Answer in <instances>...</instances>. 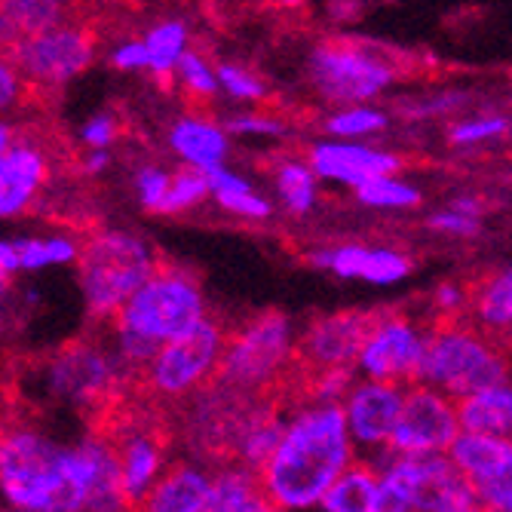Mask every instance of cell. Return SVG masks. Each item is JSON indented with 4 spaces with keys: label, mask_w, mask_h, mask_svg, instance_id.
<instances>
[{
    "label": "cell",
    "mask_w": 512,
    "mask_h": 512,
    "mask_svg": "<svg viewBox=\"0 0 512 512\" xmlns=\"http://www.w3.org/2000/svg\"><path fill=\"white\" fill-rule=\"evenodd\" d=\"M117 120L114 114H92L83 126H80V142L86 151H108L117 138Z\"/></svg>",
    "instance_id": "60d3db41"
},
{
    "label": "cell",
    "mask_w": 512,
    "mask_h": 512,
    "mask_svg": "<svg viewBox=\"0 0 512 512\" xmlns=\"http://www.w3.org/2000/svg\"><path fill=\"white\" fill-rule=\"evenodd\" d=\"M509 129V120L500 117V114H482V117H467L451 126L448 138L451 145H460V148H470V145H482V142H494V138L506 135Z\"/></svg>",
    "instance_id": "74e56055"
},
{
    "label": "cell",
    "mask_w": 512,
    "mask_h": 512,
    "mask_svg": "<svg viewBox=\"0 0 512 512\" xmlns=\"http://www.w3.org/2000/svg\"><path fill=\"white\" fill-rule=\"evenodd\" d=\"M157 270L160 264L151 243L132 230H102L86 240L77 261V279L89 319L114 325Z\"/></svg>",
    "instance_id": "3957f363"
},
{
    "label": "cell",
    "mask_w": 512,
    "mask_h": 512,
    "mask_svg": "<svg viewBox=\"0 0 512 512\" xmlns=\"http://www.w3.org/2000/svg\"><path fill=\"white\" fill-rule=\"evenodd\" d=\"M359 371L356 368H329V371H316L310 381V393L316 405H344L350 390L359 384L356 381Z\"/></svg>",
    "instance_id": "ab89813d"
},
{
    "label": "cell",
    "mask_w": 512,
    "mask_h": 512,
    "mask_svg": "<svg viewBox=\"0 0 512 512\" xmlns=\"http://www.w3.org/2000/svg\"><path fill=\"white\" fill-rule=\"evenodd\" d=\"M405 396L408 390L402 384L359 378V384L341 405L353 445L368 451H390L405 408Z\"/></svg>",
    "instance_id": "4fadbf2b"
},
{
    "label": "cell",
    "mask_w": 512,
    "mask_h": 512,
    "mask_svg": "<svg viewBox=\"0 0 512 512\" xmlns=\"http://www.w3.org/2000/svg\"><path fill=\"white\" fill-rule=\"evenodd\" d=\"M427 353V332L402 313L375 316L365 347L356 359V371L365 381L414 384Z\"/></svg>",
    "instance_id": "8fae6325"
},
{
    "label": "cell",
    "mask_w": 512,
    "mask_h": 512,
    "mask_svg": "<svg viewBox=\"0 0 512 512\" xmlns=\"http://www.w3.org/2000/svg\"><path fill=\"white\" fill-rule=\"evenodd\" d=\"M402 457V454H399ZM405 473L414 494L417 512H448L460 503L476 500L473 485L460 476V470L448 460V454L439 457H402Z\"/></svg>",
    "instance_id": "2e32d148"
},
{
    "label": "cell",
    "mask_w": 512,
    "mask_h": 512,
    "mask_svg": "<svg viewBox=\"0 0 512 512\" xmlns=\"http://www.w3.org/2000/svg\"><path fill=\"white\" fill-rule=\"evenodd\" d=\"M206 197H212L209 191V175L197 172V169H178L172 178V191H169V203H166V215H178L188 212L194 206H200Z\"/></svg>",
    "instance_id": "d590c367"
},
{
    "label": "cell",
    "mask_w": 512,
    "mask_h": 512,
    "mask_svg": "<svg viewBox=\"0 0 512 512\" xmlns=\"http://www.w3.org/2000/svg\"><path fill=\"white\" fill-rule=\"evenodd\" d=\"M114 71L123 74H135V71H148V50H145V40L142 37H129L123 43H117L111 56H108Z\"/></svg>",
    "instance_id": "7bdbcfd3"
},
{
    "label": "cell",
    "mask_w": 512,
    "mask_h": 512,
    "mask_svg": "<svg viewBox=\"0 0 512 512\" xmlns=\"http://www.w3.org/2000/svg\"><path fill=\"white\" fill-rule=\"evenodd\" d=\"M86 470H89V506L86 512H135L120 476V454L114 439L108 436H86L77 442Z\"/></svg>",
    "instance_id": "d6986e66"
},
{
    "label": "cell",
    "mask_w": 512,
    "mask_h": 512,
    "mask_svg": "<svg viewBox=\"0 0 512 512\" xmlns=\"http://www.w3.org/2000/svg\"><path fill=\"white\" fill-rule=\"evenodd\" d=\"M10 512H25V509H10Z\"/></svg>",
    "instance_id": "9f6ffc18"
},
{
    "label": "cell",
    "mask_w": 512,
    "mask_h": 512,
    "mask_svg": "<svg viewBox=\"0 0 512 512\" xmlns=\"http://www.w3.org/2000/svg\"><path fill=\"white\" fill-rule=\"evenodd\" d=\"M169 148L184 163V169L197 172H215L224 166L230 151V132L227 126L200 117V114H184L169 126Z\"/></svg>",
    "instance_id": "ac0fdd59"
},
{
    "label": "cell",
    "mask_w": 512,
    "mask_h": 512,
    "mask_svg": "<svg viewBox=\"0 0 512 512\" xmlns=\"http://www.w3.org/2000/svg\"><path fill=\"white\" fill-rule=\"evenodd\" d=\"M454 105H460V96H445V99H430V102H424L421 108H414V114H417V117H424V114H436V111H448V108H454Z\"/></svg>",
    "instance_id": "681fc988"
},
{
    "label": "cell",
    "mask_w": 512,
    "mask_h": 512,
    "mask_svg": "<svg viewBox=\"0 0 512 512\" xmlns=\"http://www.w3.org/2000/svg\"><path fill=\"white\" fill-rule=\"evenodd\" d=\"M313 89L338 108L368 105L396 80V65L356 40H329L313 46L307 59Z\"/></svg>",
    "instance_id": "52a82bcc"
},
{
    "label": "cell",
    "mask_w": 512,
    "mask_h": 512,
    "mask_svg": "<svg viewBox=\"0 0 512 512\" xmlns=\"http://www.w3.org/2000/svg\"><path fill=\"white\" fill-rule=\"evenodd\" d=\"M206 319V298L197 276L184 267L163 264L123 307L114 329L135 332L166 347L169 341L194 332Z\"/></svg>",
    "instance_id": "5b68a950"
},
{
    "label": "cell",
    "mask_w": 512,
    "mask_h": 512,
    "mask_svg": "<svg viewBox=\"0 0 512 512\" xmlns=\"http://www.w3.org/2000/svg\"><path fill=\"white\" fill-rule=\"evenodd\" d=\"M430 227L439 230V234H448V237H476L479 227H482V218L463 215L460 209L448 206V209H439L436 215H430Z\"/></svg>",
    "instance_id": "b9f144b4"
},
{
    "label": "cell",
    "mask_w": 512,
    "mask_h": 512,
    "mask_svg": "<svg viewBox=\"0 0 512 512\" xmlns=\"http://www.w3.org/2000/svg\"><path fill=\"white\" fill-rule=\"evenodd\" d=\"M10 59L22 80L40 86H62L92 65V59H96V37L83 25L65 22L59 28L13 43Z\"/></svg>",
    "instance_id": "30bf717a"
},
{
    "label": "cell",
    "mask_w": 512,
    "mask_h": 512,
    "mask_svg": "<svg viewBox=\"0 0 512 512\" xmlns=\"http://www.w3.org/2000/svg\"><path fill=\"white\" fill-rule=\"evenodd\" d=\"M307 160L319 178L350 184L353 191L381 175H396V169L402 166L399 157L390 151H378L371 145H356V142H335V138L316 142L307 151Z\"/></svg>",
    "instance_id": "9a60e30c"
},
{
    "label": "cell",
    "mask_w": 512,
    "mask_h": 512,
    "mask_svg": "<svg viewBox=\"0 0 512 512\" xmlns=\"http://www.w3.org/2000/svg\"><path fill=\"white\" fill-rule=\"evenodd\" d=\"M457 411L463 433L512 442V381H503L457 402Z\"/></svg>",
    "instance_id": "7402d4cb"
},
{
    "label": "cell",
    "mask_w": 512,
    "mask_h": 512,
    "mask_svg": "<svg viewBox=\"0 0 512 512\" xmlns=\"http://www.w3.org/2000/svg\"><path fill=\"white\" fill-rule=\"evenodd\" d=\"M390 123V117L381 108H371V105H353V108H338L329 114L325 120V132L335 142H353V138H368V135H378L384 132Z\"/></svg>",
    "instance_id": "4dcf8cb0"
},
{
    "label": "cell",
    "mask_w": 512,
    "mask_h": 512,
    "mask_svg": "<svg viewBox=\"0 0 512 512\" xmlns=\"http://www.w3.org/2000/svg\"><path fill=\"white\" fill-rule=\"evenodd\" d=\"M172 172H166L163 166H142L135 172V197L148 212L166 215V203H169V191H172Z\"/></svg>",
    "instance_id": "8d00e7d4"
},
{
    "label": "cell",
    "mask_w": 512,
    "mask_h": 512,
    "mask_svg": "<svg viewBox=\"0 0 512 512\" xmlns=\"http://www.w3.org/2000/svg\"><path fill=\"white\" fill-rule=\"evenodd\" d=\"M448 512H485V509L479 506V500H470V503H460V506H454Z\"/></svg>",
    "instance_id": "db71d44e"
},
{
    "label": "cell",
    "mask_w": 512,
    "mask_h": 512,
    "mask_svg": "<svg viewBox=\"0 0 512 512\" xmlns=\"http://www.w3.org/2000/svg\"><path fill=\"white\" fill-rule=\"evenodd\" d=\"M509 365L512 362L500 344L476 325L442 322L427 332V353L414 384L463 402L488 387L512 381Z\"/></svg>",
    "instance_id": "277c9868"
},
{
    "label": "cell",
    "mask_w": 512,
    "mask_h": 512,
    "mask_svg": "<svg viewBox=\"0 0 512 512\" xmlns=\"http://www.w3.org/2000/svg\"><path fill=\"white\" fill-rule=\"evenodd\" d=\"M206 512H212V509H206ZM234 512H279L267 497H258L255 503H249V506H243V509H234Z\"/></svg>",
    "instance_id": "f5cc1de1"
},
{
    "label": "cell",
    "mask_w": 512,
    "mask_h": 512,
    "mask_svg": "<svg viewBox=\"0 0 512 512\" xmlns=\"http://www.w3.org/2000/svg\"><path fill=\"white\" fill-rule=\"evenodd\" d=\"M283 436H286L283 417H276L273 411H264V408H255L243 414L237 436H234V451L246 470L261 473L270 463V457L276 454Z\"/></svg>",
    "instance_id": "603a6c76"
},
{
    "label": "cell",
    "mask_w": 512,
    "mask_h": 512,
    "mask_svg": "<svg viewBox=\"0 0 512 512\" xmlns=\"http://www.w3.org/2000/svg\"><path fill=\"white\" fill-rule=\"evenodd\" d=\"M276 194L292 215H307L319 200V175L310 160L289 157L276 166Z\"/></svg>",
    "instance_id": "f546056e"
},
{
    "label": "cell",
    "mask_w": 512,
    "mask_h": 512,
    "mask_svg": "<svg viewBox=\"0 0 512 512\" xmlns=\"http://www.w3.org/2000/svg\"><path fill=\"white\" fill-rule=\"evenodd\" d=\"M212 479L215 473L197 463H175L135 512H206Z\"/></svg>",
    "instance_id": "ffe728a7"
},
{
    "label": "cell",
    "mask_w": 512,
    "mask_h": 512,
    "mask_svg": "<svg viewBox=\"0 0 512 512\" xmlns=\"http://www.w3.org/2000/svg\"><path fill=\"white\" fill-rule=\"evenodd\" d=\"M227 350V335L218 322L206 319L194 332L160 347L157 359L145 371L148 387L163 399H188L218 378Z\"/></svg>",
    "instance_id": "ba28073f"
},
{
    "label": "cell",
    "mask_w": 512,
    "mask_h": 512,
    "mask_svg": "<svg viewBox=\"0 0 512 512\" xmlns=\"http://www.w3.org/2000/svg\"><path fill=\"white\" fill-rule=\"evenodd\" d=\"M509 350H512V332H509Z\"/></svg>",
    "instance_id": "11a10c76"
},
{
    "label": "cell",
    "mask_w": 512,
    "mask_h": 512,
    "mask_svg": "<svg viewBox=\"0 0 512 512\" xmlns=\"http://www.w3.org/2000/svg\"><path fill=\"white\" fill-rule=\"evenodd\" d=\"M509 448H512V442H500V439H488V436H476V433H460L448 451V460L460 470L463 479L476 485L479 479H485L488 473H494L500 467V460L506 457Z\"/></svg>",
    "instance_id": "f1b7e54d"
},
{
    "label": "cell",
    "mask_w": 512,
    "mask_h": 512,
    "mask_svg": "<svg viewBox=\"0 0 512 512\" xmlns=\"http://www.w3.org/2000/svg\"><path fill=\"white\" fill-rule=\"evenodd\" d=\"M476 500L485 512H512V448L500 460V467L473 485Z\"/></svg>",
    "instance_id": "e575fe53"
},
{
    "label": "cell",
    "mask_w": 512,
    "mask_h": 512,
    "mask_svg": "<svg viewBox=\"0 0 512 512\" xmlns=\"http://www.w3.org/2000/svg\"><path fill=\"white\" fill-rule=\"evenodd\" d=\"M218 83H221V92H227V96L237 102H264L267 99L264 80H258L249 68H243L237 62L218 65Z\"/></svg>",
    "instance_id": "f35d334b"
},
{
    "label": "cell",
    "mask_w": 512,
    "mask_h": 512,
    "mask_svg": "<svg viewBox=\"0 0 512 512\" xmlns=\"http://www.w3.org/2000/svg\"><path fill=\"white\" fill-rule=\"evenodd\" d=\"M227 132L230 135H283L286 126L273 114H240L227 120Z\"/></svg>",
    "instance_id": "ee69618b"
},
{
    "label": "cell",
    "mask_w": 512,
    "mask_h": 512,
    "mask_svg": "<svg viewBox=\"0 0 512 512\" xmlns=\"http://www.w3.org/2000/svg\"><path fill=\"white\" fill-rule=\"evenodd\" d=\"M298 353V338L286 313H258L240 332L227 338V350L218 371V387L246 396L270 387Z\"/></svg>",
    "instance_id": "8992f818"
},
{
    "label": "cell",
    "mask_w": 512,
    "mask_h": 512,
    "mask_svg": "<svg viewBox=\"0 0 512 512\" xmlns=\"http://www.w3.org/2000/svg\"><path fill=\"white\" fill-rule=\"evenodd\" d=\"M375 316L362 310H338L316 316L298 338V359L316 371L329 368H356V359L365 347Z\"/></svg>",
    "instance_id": "5bb4252c"
},
{
    "label": "cell",
    "mask_w": 512,
    "mask_h": 512,
    "mask_svg": "<svg viewBox=\"0 0 512 512\" xmlns=\"http://www.w3.org/2000/svg\"><path fill=\"white\" fill-rule=\"evenodd\" d=\"M433 304L442 316H457L463 307L473 304V292H467V286H460V283H442L433 292Z\"/></svg>",
    "instance_id": "bcb514c9"
},
{
    "label": "cell",
    "mask_w": 512,
    "mask_h": 512,
    "mask_svg": "<svg viewBox=\"0 0 512 512\" xmlns=\"http://www.w3.org/2000/svg\"><path fill=\"white\" fill-rule=\"evenodd\" d=\"M473 322L485 335H506L512 332V264L488 273L473 289Z\"/></svg>",
    "instance_id": "cb8c5ba5"
},
{
    "label": "cell",
    "mask_w": 512,
    "mask_h": 512,
    "mask_svg": "<svg viewBox=\"0 0 512 512\" xmlns=\"http://www.w3.org/2000/svg\"><path fill=\"white\" fill-rule=\"evenodd\" d=\"M175 80L184 86L191 99H212L215 92H221V83H218V65H212L203 53L191 50L188 56L181 59L178 65V74Z\"/></svg>",
    "instance_id": "836d02e7"
},
{
    "label": "cell",
    "mask_w": 512,
    "mask_h": 512,
    "mask_svg": "<svg viewBox=\"0 0 512 512\" xmlns=\"http://www.w3.org/2000/svg\"><path fill=\"white\" fill-rule=\"evenodd\" d=\"M0 491L10 509L86 512V457L80 445H62L31 424H16L0 442Z\"/></svg>",
    "instance_id": "7a4b0ae2"
},
{
    "label": "cell",
    "mask_w": 512,
    "mask_h": 512,
    "mask_svg": "<svg viewBox=\"0 0 512 512\" xmlns=\"http://www.w3.org/2000/svg\"><path fill=\"white\" fill-rule=\"evenodd\" d=\"M19 89H22V77L19 71L13 68V62H4L0 65V105L10 108L19 96Z\"/></svg>",
    "instance_id": "7dc6e473"
},
{
    "label": "cell",
    "mask_w": 512,
    "mask_h": 512,
    "mask_svg": "<svg viewBox=\"0 0 512 512\" xmlns=\"http://www.w3.org/2000/svg\"><path fill=\"white\" fill-rule=\"evenodd\" d=\"M65 25V7L56 0H7L4 4V40L7 46Z\"/></svg>",
    "instance_id": "4316f807"
},
{
    "label": "cell",
    "mask_w": 512,
    "mask_h": 512,
    "mask_svg": "<svg viewBox=\"0 0 512 512\" xmlns=\"http://www.w3.org/2000/svg\"><path fill=\"white\" fill-rule=\"evenodd\" d=\"M356 200L371 209H411L421 203V191L396 175H381L356 188Z\"/></svg>",
    "instance_id": "d6a6232c"
},
{
    "label": "cell",
    "mask_w": 512,
    "mask_h": 512,
    "mask_svg": "<svg viewBox=\"0 0 512 512\" xmlns=\"http://www.w3.org/2000/svg\"><path fill=\"white\" fill-rule=\"evenodd\" d=\"M123 365L117 362L114 350L102 344L77 341L62 347L59 353L46 356L40 365V390L56 402L89 408L114 393Z\"/></svg>",
    "instance_id": "9c48e42d"
},
{
    "label": "cell",
    "mask_w": 512,
    "mask_h": 512,
    "mask_svg": "<svg viewBox=\"0 0 512 512\" xmlns=\"http://www.w3.org/2000/svg\"><path fill=\"white\" fill-rule=\"evenodd\" d=\"M46 181V157L31 145L0 154V215H22Z\"/></svg>",
    "instance_id": "44dd1931"
},
{
    "label": "cell",
    "mask_w": 512,
    "mask_h": 512,
    "mask_svg": "<svg viewBox=\"0 0 512 512\" xmlns=\"http://www.w3.org/2000/svg\"><path fill=\"white\" fill-rule=\"evenodd\" d=\"M381 473L375 463H353V467L325 494V512H378Z\"/></svg>",
    "instance_id": "d4e9b609"
},
{
    "label": "cell",
    "mask_w": 512,
    "mask_h": 512,
    "mask_svg": "<svg viewBox=\"0 0 512 512\" xmlns=\"http://www.w3.org/2000/svg\"><path fill=\"white\" fill-rule=\"evenodd\" d=\"M381 473V488H378V512H417L414 509V494L411 482L405 473V463L399 454L387 451L384 463H375Z\"/></svg>",
    "instance_id": "1f68e13d"
},
{
    "label": "cell",
    "mask_w": 512,
    "mask_h": 512,
    "mask_svg": "<svg viewBox=\"0 0 512 512\" xmlns=\"http://www.w3.org/2000/svg\"><path fill=\"white\" fill-rule=\"evenodd\" d=\"M13 243H16L22 270L34 273V270H43V267H53L50 249H46V237H22V240H13Z\"/></svg>",
    "instance_id": "f6af8a7d"
},
{
    "label": "cell",
    "mask_w": 512,
    "mask_h": 512,
    "mask_svg": "<svg viewBox=\"0 0 512 512\" xmlns=\"http://www.w3.org/2000/svg\"><path fill=\"white\" fill-rule=\"evenodd\" d=\"M108 151H86V157H83V169L86 172H102L105 166H108Z\"/></svg>",
    "instance_id": "f907efd6"
},
{
    "label": "cell",
    "mask_w": 512,
    "mask_h": 512,
    "mask_svg": "<svg viewBox=\"0 0 512 512\" xmlns=\"http://www.w3.org/2000/svg\"><path fill=\"white\" fill-rule=\"evenodd\" d=\"M454 209H460L463 215H473V218H482V200L479 197H457L451 203Z\"/></svg>",
    "instance_id": "816d5d0a"
},
{
    "label": "cell",
    "mask_w": 512,
    "mask_h": 512,
    "mask_svg": "<svg viewBox=\"0 0 512 512\" xmlns=\"http://www.w3.org/2000/svg\"><path fill=\"white\" fill-rule=\"evenodd\" d=\"M145 50H148V74L160 83H172L178 74L181 59L188 56V25L181 19H163L145 31Z\"/></svg>",
    "instance_id": "484cf974"
},
{
    "label": "cell",
    "mask_w": 512,
    "mask_h": 512,
    "mask_svg": "<svg viewBox=\"0 0 512 512\" xmlns=\"http://www.w3.org/2000/svg\"><path fill=\"white\" fill-rule=\"evenodd\" d=\"M457 402L445 393L414 384L405 396V408L390 451L402 457H439L448 454L460 436Z\"/></svg>",
    "instance_id": "7c38bea8"
},
{
    "label": "cell",
    "mask_w": 512,
    "mask_h": 512,
    "mask_svg": "<svg viewBox=\"0 0 512 512\" xmlns=\"http://www.w3.org/2000/svg\"><path fill=\"white\" fill-rule=\"evenodd\" d=\"M117 454H120V476H123V491L138 509L145 497L154 491V485L166 476V448L163 439L151 427H129L114 439Z\"/></svg>",
    "instance_id": "e0dca14e"
},
{
    "label": "cell",
    "mask_w": 512,
    "mask_h": 512,
    "mask_svg": "<svg viewBox=\"0 0 512 512\" xmlns=\"http://www.w3.org/2000/svg\"><path fill=\"white\" fill-rule=\"evenodd\" d=\"M353 454L344 408L310 402L286 421L283 442L258 473L261 491L279 512L322 506L332 485L353 467Z\"/></svg>",
    "instance_id": "6da1fadb"
},
{
    "label": "cell",
    "mask_w": 512,
    "mask_h": 512,
    "mask_svg": "<svg viewBox=\"0 0 512 512\" xmlns=\"http://www.w3.org/2000/svg\"><path fill=\"white\" fill-rule=\"evenodd\" d=\"M209 191H212V200L230 215H240L249 221H264L270 215V203L252 188V181H246L243 175H237L227 166L209 172Z\"/></svg>",
    "instance_id": "83f0119b"
},
{
    "label": "cell",
    "mask_w": 512,
    "mask_h": 512,
    "mask_svg": "<svg viewBox=\"0 0 512 512\" xmlns=\"http://www.w3.org/2000/svg\"><path fill=\"white\" fill-rule=\"evenodd\" d=\"M22 267H19V252H16V243L13 240H4L0 243V276H4V283L13 276V273H19Z\"/></svg>",
    "instance_id": "c3c4849f"
}]
</instances>
